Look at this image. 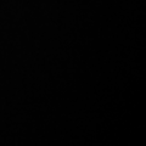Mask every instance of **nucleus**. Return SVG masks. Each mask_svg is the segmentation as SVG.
<instances>
[]
</instances>
